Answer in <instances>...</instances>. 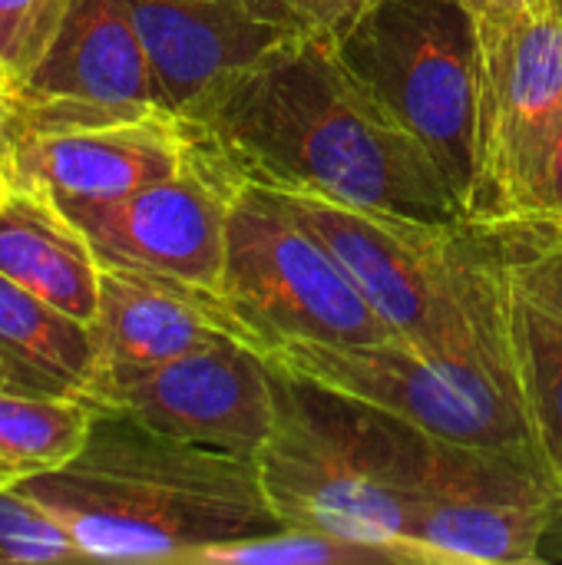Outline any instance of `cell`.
Listing matches in <instances>:
<instances>
[{
  "mask_svg": "<svg viewBox=\"0 0 562 565\" xmlns=\"http://www.w3.org/2000/svg\"><path fill=\"white\" fill-rule=\"evenodd\" d=\"M89 328L99 371L152 367L222 338L248 341L219 295L116 265H103L99 308Z\"/></svg>",
  "mask_w": 562,
  "mask_h": 565,
  "instance_id": "16",
  "label": "cell"
},
{
  "mask_svg": "<svg viewBox=\"0 0 562 565\" xmlns=\"http://www.w3.org/2000/svg\"><path fill=\"white\" fill-rule=\"evenodd\" d=\"M503 238V331L513 381L543 463L562 483V238Z\"/></svg>",
  "mask_w": 562,
  "mask_h": 565,
  "instance_id": "14",
  "label": "cell"
},
{
  "mask_svg": "<svg viewBox=\"0 0 562 565\" xmlns=\"http://www.w3.org/2000/svg\"><path fill=\"white\" fill-rule=\"evenodd\" d=\"M169 113L126 0H73L40 63L13 89L17 132Z\"/></svg>",
  "mask_w": 562,
  "mask_h": 565,
  "instance_id": "12",
  "label": "cell"
},
{
  "mask_svg": "<svg viewBox=\"0 0 562 565\" xmlns=\"http://www.w3.org/2000/svg\"><path fill=\"white\" fill-rule=\"evenodd\" d=\"M179 122L192 146L238 185L427 222H467L434 156L335 43H278Z\"/></svg>",
  "mask_w": 562,
  "mask_h": 565,
  "instance_id": "1",
  "label": "cell"
},
{
  "mask_svg": "<svg viewBox=\"0 0 562 565\" xmlns=\"http://www.w3.org/2000/svg\"><path fill=\"white\" fill-rule=\"evenodd\" d=\"M338 50L421 139L464 202L477 76V33L467 7L460 0H381Z\"/></svg>",
  "mask_w": 562,
  "mask_h": 565,
  "instance_id": "8",
  "label": "cell"
},
{
  "mask_svg": "<svg viewBox=\"0 0 562 565\" xmlns=\"http://www.w3.org/2000/svg\"><path fill=\"white\" fill-rule=\"evenodd\" d=\"M162 103L185 116L219 83L288 36L248 0H126Z\"/></svg>",
  "mask_w": 562,
  "mask_h": 565,
  "instance_id": "15",
  "label": "cell"
},
{
  "mask_svg": "<svg viewBox=\"0 0 562 565\" xmlns=\"http://www.w3.org/2000/svg\"><path fill=\"white\" fill-rule=\"evenodd\" d=\"M275 367V424L258 450L265 500L282 526L388 550L401 565L431 434Z\"/></svg>",
  "mask_w": 562,
  "mask_h": 565,
  "instance_id": "4",
  "label": "cell"
},
{
  "mask_svg": "<svg viewBox=\"0 0 562 565\" xmlns=\"http://www.w3.org/2000/svg\"><path fill=\"white\" fill-rule=\"evenodd\" d=\"M295 40L341 43L381 0H248Z\"/></svg>",
  "mask_w": 562,
  "mask_h": 565,
  "instance_id": "23",
  "label": "cell"
},
{
  "mask_svg": "<svg viewBox=\"0 0 562 565\" xmlns=\"http://www.w3.org/2000/svg\"><path fill=\"white\" fill-rule=\"evenodd\" d=\"M99 417L86 397H60L26 387H0V460L20 477L70 463Z\"/></svg>",
  "mask_w": 562,
  "mask_h": 565,
  "instance_id": "19",
  "label": "cell"
},
{
  "mask_svg": "<svg viewBox=\"0 0 562 565\" xmlns=\"http://www.w3.org/2000/svg\"><path fill=\"white\" fill-rule=\"evenodd\" d=\"M262 354L295 377L374 404L437 440L540 457L517 387L490 364L424 351L401 338L371 344L278 341Z\"/></svg>",
  "mask_w": 562,
  "mask_h": 565,
  "instance_id": "7",
  "label": "cell"
},
{
  "mask_svg": "<svg viewBox=\"0 0 562 565\" xmlns=\"http://www.w3.org/2000/svg\"><path fill=\"white\" fill-rule=\"evenodd\" d=\"M533 232L562 238V132L560 139H556V149H553L550 162H547V172H543Z\"/></svg>",
  "mask_w": 562,
  "mask_h": 565,
  "instance_id": "24",
  "label": "cell"
},
{
  "mask_svg": "<svg viewBox=\"0 0 562 565\" xmlns=\"http://www.w3.org/2000/svg\"><path fill=\"white\" fill-rule=\"evenodd\" d=\"M219 298L258 351L278 341L394 338L331 248L278 192L258 185L232 195Z\"/></svg>",
  "mask_w": 562,
  "mask_h": 565,
  "instance_id": "6",
  "label": "cell"
},
{
  "mask_svg": "<svg viewBox=\"0 0 562 565\" xmlns=\"http://www.w3.org/2000/svg\"><path fill=\"white\" fill-rule=\"evenodd\" d=\"M0 275L83 324L96 321L103 265L83 228L33 185L17 182L0 205Z\"/></svg>",
  "mask_w": 562,
  "mask_h": 565,
  "instance_id": "17",
  "label": "cell"
},
{
  "mask_svg": "<svg viewBox=\"0 0 562 565\" xmlns=\"http://www.w3.org/2000/svg\"><path fill=\"white\" fill-rule=\"evenodd\" d=\"M86 559L192 565L202 550L278 530L255 457L162 437L99 411L83 450L17 487Z\"/></svg>",
  "mask_w": 562,
  "mask_h": 565,
  "instance_id": "2",
  "label": "cell"
},
{
  "mask_svg": "<svg viewBox=\"0 0 562 565\" xmlns=\"http://www.w3.org/2000/svg\"><path fill=\"white\" fill-rule=\"evenodd\" d=\"M13 73L7 70L3 56H0V146L10 152V122H13Z\"/></svg>",
  "mask_w": 562,
  "mask_h": 565,
  "instance_id": "26",
  "label": "cell"
},
{
  "mask_svg": "<svg viewBox=\"0 0 562 565\" xmlns=\"http://www.w3.org/2000/svg\"><path fill=\"white\" fill-rule=\"evenodd\" d=\"M17 189V172H13V162H10V152L0 146V205L7 202V195Z\"/></svg>",
  "mask_w": 562,
  "mask_h": 565,
  "instance_id": "27",
  "label": "cell"
},
{
  "mask_svg": "<svg viewBox=\"0 0 562 565\" xmlns=\"http://www.w3.org/2000/svg\"><path fill=\"white\" fill-rule=\"evenodd\" d=\"M238 182L195 146L182 172L113 202H56L89 238L99 265L132 268L219 295L225 225Z\"/></svg>",
  "mask_w": 562,
  "mask_h": 565,
  "instance_id": "11",
  "label": "cell"
},
{
  "mask_svg": "<svg viewBox=\"0 0 562 565\" xmlns=\"http://www.w3.org/2000/svg\"><path fill=\"white\" fill-rule=\"evenodd\" d=\"M86 559L70 533L13 487L0 490V563H70Z\"/></svg>",
  "mask_w": 562,
  "mask_h": 565,
  "instance_id": "21",
  "label": "cell"
},
{
  "mask_svg": "<svg viewBox=\"0 0 562 565\" xmlns=\"http://www.w3.org/2000/svg\"><path fill=\"white\" fill-rule=\"evenodd\" d=\"M560 503L537 454L431 437L401 550L407 565L540 563Z\"/></svg>",
  "mask_w": 562,
  "mask_h": 565,
  "instance_id": "9",
  "label": "cell"
},
{
  "mask_svg": "<svg viewBox=\"0 0 562 565\" xmlns=\"http://www.w3.org/2000/svg\"><path fill=\"white\" fill-rule=\"evenodd\" d=\"M470 13L474 23H490V20H510L520 17L533 7H540L543 0H460Z\"/></svg>",
  "mask_w": 562,
  "mask_h": 565,
  "instance_id": "25",
  "label": "cell"
},
{
  "mask_svg": "<svg viewBox=\"0 0 562 565\" xmlns=\"http://www.w3.org/2000/svg\"><path fill=\"white\" fill-rule=\"evenodd\" d=\"M0 361L13 387L86 397L99 374L93 328L0 275Z\"/></svg>",
  "mask_w": 562,
  "mask_h": 565,
  "instance_id": "18",
  "label": "cell"
},
{
  "mask_svg": "<svg viewBox=\"0 0 562 565\" xmlns=\"http://www.w3.org/2000/svg\"><path fill=\"white\" fill-rule=\"evenodd\" d=\"M192 565H401L388 550L331 533L278 526L272 533L202 550Z\"/></svg>",
  "mask_w": 562,
  "mask_h": 565,
  "instance_id": "20",
  "label": "cell"
},
{
  "mask_svg": "<svg viewBox=\"0 0 562 565\" xmlns=\"http://www.w3.org/2000/svg\"><path fill=\"white\" fill-rule=\"evenodd\" d=\"M20 480H23V477H20V470H13L7 460H0V490H3V487H17Z\"/></svg>",
  "mask_w": 562,
  "mask_h": 565,
  "instance_id": "29",
  "label": "cell"
},
{
  "mask_svg": "<svg viewBox=\"0 0 562 565\" xmlns=\"http://www.w3.org/2000/svg\"><path fill=\"white\" fill-rule=\"evenodd\" d=\"M553 540H562V503H560L556 520H553V526H550V533H547V540H543V546H547V543H553ZM556 556H562V546L560 550H553V556H550V559H556ZM540 563H543V556H540Z\"/></svg>",
  "mask_w": 562,
  "mask_h": 565,
  "instance_id": "28",
  "label": "cell"
},
{
  "mask_svg": "<svg viewBox=\"0 0 562 565\" xmlns=\"http://www.w3.org/2000/svg\"><path fill=\"white\" fill-rule=\"evenodd\" d=\"M7 384L13 387V381H10V371H7V364L0 361V387H7Z\"/></svg>",
  "mask_w": 562,
  "mask_h": 565,
  "instance_id": "30",
  "label": "cell"
},
{
  "mask_svg": "<svg viewBox=\"0 0 562 565\" xmlns=\"http://www.w3.org/2000/svg\"><path fill=\"white\" fill-rule=\"evenodd\" d=\"M278 195L331 248L394 338L490 364L517 387L503 331V238L497 232L321 195Z\"/></svg>",
  "mask_w": 562,
  "mask_h": 565,
  "instance_id": "3",
  "label": "cell"
},
{
  "mask_svg": "<svg viewBox=\"0 0 562 565\" xmlns=\"http://www.w3.org/2000/svg\"><path fill=\"white\" fill-rule=\"evenodd\" d=\"M89 401L162 437L258 457L275 424V367L248 341L222 338L152 367H106Z\"/></svg>",
  "mask_w": 562,
  "mask_h": 565,
  "instance_id": "10",
  "label": "cell"
},
{
  "mask_svg": "<svg viewBox=\"0 0 562 565\" xmlns=\"http://www.w3.org/2000/svg\"><path fill=\"white\" fill-rule=\"evenodd\" d=\"M189 159L192 139L172 113L36 129L10 139L17 182L56 202H113L182 172Z\"/></svg>",
  "mask_w": 562,
  "mask_h": 565,
  "instance_id": "13",
  "label": "cell"
},
{
  "mask_svg": "<svg viewBox=\"0 0 562 565\" xmlns=\"http://www.w3.org/2000/svg\"><path fill=\"white\" fill-rule=\"evenodd\" d=\"M73 0H0V56L20 83L46 53Z\"/></svg>",
  "mask_w": 562,
  "mask_h": 565,
  "instance_id": "22",
  "label": "cell"
},
{
  "mask_svg": "<svg viewBox=\"0 0 562 565\" xmlns=\"http://www.w3.org/2000/svg\"><path fill=\"white\" fill-rule=\"evenodd\" d=\"M474 149L464 195L484 232H533L547 162L562 132V0L474 23Z\"/></svg>",
  "mask_w": 562,
  "mask_h": 565,
  "instance_id": "5",
  "label": "cell"
}]
</instances>
